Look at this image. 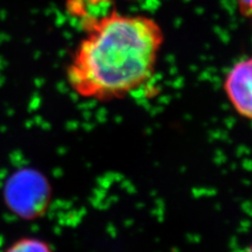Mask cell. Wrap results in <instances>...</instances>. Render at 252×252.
<instances>
[{
	"mask_svg": "<svg viewBox=\"0 0 252 252\" xmlns=\"http://www.w3.org/2000/svg\"><path fill=\"white\" fill-rule=\"evenodd\" d=\"M240 12L245 16H251L252 14V0H236Z\"/></svg>",
	"mask_w": 252,
	"mask_h": 252,
	"instance_id": "obj_5",
	"label": "cell"
},
{
	"mask_svg": "<svg viewBox=\"0 0 252 252\" xmlns=\"http://www.w3.org/2000/svg\"><path fill=\"white\" fill-rule=\"evenodd\" d=\"M224 91L235 112L252 121V57L232 66L226 75Z\"/></svg>",
	"mask_w": 252,
	"mask_h": 252,
	"instance_id": "obj_3",
	"label": "cell"
},
{
	"mask_svg": "<svg viewBox=\"0 0 252 252\" xmlns=\"http://www.w3.org/2000/svg\"><path fill=\"white\" fill-rule=\"evenodd\" d=\"M244 252H252V245H250L249 247H247Z\"/></svg>",
	"mask_w": 252,
	"mask_h": 252,
	"instance_id": "obj_6",
	"label": "cell"
},
{
	"mask_svg": "<svg viewBox=\"0 0 252 252\" xmlns=\"http://www.w3.org/2000/svg\"><path fill=\"white\" fill-rule=\"evenodd\" d=\"M7 208L22 220H37L44 216L52 201V187L41 172L32 168L16 171L4 187Z\"/></svg>",
	"mask_w": 252,
	"mask_h": 252,
	"instance_id": "obj_2",
	"label": "cell"
},
{
	"mask_svg": "<svg viewBox=\"0 0 252 252\" xmlns=\"http://www.w3.org/2000/svg\"><path fill=\"white\" fill-rule=\"evenodd\" d=\"M83 28L85 36L66 72L78 96L100 102L121 99L151 80L164 43L155 19L114 10L83 18Z\"/></svg>",
	"mask_w": 252,
	"mask_h": 252,
	"instance_id": "obj_1",
	"label": "cell"
},
{
	"mask_svg": "<svg viewBox=\"0 0 252 252\" xmlns=\"http://www.w3.org/2000/svg\"><path fill=\"white\" fill-rule=\"evenodd\" d=\"M3 252H55L51 244L37 236H22L12 242Z\"/></svg>",
	"mask_w": 252,
	"mask_h": 252,
	"instance_id": "obj_4",
	"label": "cell"
},
{
	"mask_svg": "<svg viewBox=\"0 0 252 252\" xmlns=\"http://www.w3.org/2000/svg\"><path fill=\"white\" fill-rule=\"evenodd\" d=\"M251 17H252V14H251Z\"/></svg>",
	"mask_w": 252,
	"mask_h": 252,
	"instance_id": "obj_7",
	"label": "cell"
}]
</instances>
